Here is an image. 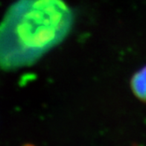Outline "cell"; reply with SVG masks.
Masks as SVG:
<instances>
[{"instance_id":"obj_1","label":"cell","mask_w":146,"mask_h":146,"mask_svg":"<svg viewBox=\"0 0 146 146\" xmlns=\"http://www.w3.org/2000/svg\"><path fill=\"white\" fill-rule=\"evenodd\" d=\"M71 23L63 0H17L0 22V68L34 64L63 40Z\"/></svg>"},{"instance_id":"obj_2","label":"cell","mask_w":146,"mask_h":146,"mask_svg":"<svg viewBox=\"0 0 146 146\" xmlns=\"http://www.w3.org/2000/svg\"><path fill=\"white\" fill-rule=\"evenodd\" d=\"M131 88L138 99L146 102V66L132 77Z\"/></svg>"}]
</instances>
